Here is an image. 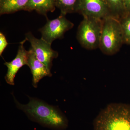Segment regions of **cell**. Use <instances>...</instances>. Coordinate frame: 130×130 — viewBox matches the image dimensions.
<instances>
[{
    "label": "cell",
    "mask_w": 130,
    "mask_h": 130,
    "mask_svg": "<svg viewBox=\"0 0 130 130\" xmlns=\"http://www.w3.org/2000/svg\"><path fill=\"white\" fill-rule=\"evenodd\" d=\"M93 130H130V105L114 103L107 105L94 120Z\"/></svg>",
    "instance_id": "obj_2"
},
{
    "label": "cell",
    "mask_w": 130,
    "mask_h": 130,
    "mask_svg": "<svg viewBox=\"0 0 130 130\" xmlns=\"http://www.w3.org/2000/svg\"><path fill=\"white\" fill-rule=\"evenodd\" d=\"M8 44L6 37L4 34L0 32V55L2 56L3 52Z\"/></svg>",
    "instance_id": "obj_15"
},
{
    "label": "cell",
    "mask_w": 130,
    "mask_h": 130,
    "mask_svg": "<svg viewBox=\"0 0 130 130\" xmlns=\"http://www.w3.org/2000/svg\"><path fill=\"white\" fill-rule=\"evenodd\" d=\"M78 13L84 17L101 20L112 16L104 0H80Z\"/></svg>",
    "instance_id": "obj_7"
},
{
    "label": "cell",
    "mask_w": 130,
    "mask_h": 130,
    "mask_svg": "<svg viewBox=\"0 0 130 130\" xmlns=\"http://www.w3.org/2000/svg\"><path fill=\"white\" fill-rule=\"evenodd\" d=\"M25 39L30 43L37 58L51 71L53 60L59 55L58 52L52 48L51 44L41 38H36L31 32L26 34Z\"/></svg>",
    "instance_id": "obj_6"
},
{
    "label": "cell",
    "mask_w": 130,
    "mask_h": 130,
    "mask_svg": "<svg viewBox=\"0 0 130 130\" xmlns=\"http://www.w3.org/2000/svg\"><path fill=\"white\" fill-rule=\"evenodd\" d=\"M17 107L34 121L48 128L65 129L68 121L65 115L55 107L38 99L30 98L26 105H22L15 100Z\"/></svg>",
    "instance_id": "obj_1"
},
{
    "label": "cell",
    "mask_w": 130,
    "mask_h": 130,
    "mask_svg": "<svg viewBox=\"0 0 130 130\" xmlns=\"http://www.w3.org/2000/svg\"><path fill=\"white\" fill-rule=\"evenodd\" d=\"M32 75V85L37 88L39 81L44 77L52 76L51 71L43 63L37 58L34 51L31 48L28 51V65Z\"/></svg>",
    "instance_id": "obj_9"
},
{
    "label": "cell",
    "mask_w": 130,
    "mask_h": 130,
    "mask_svg": "<svg viewBox=\"0 0 130 130\" xmlns=\"http://www.w3.org/2000/svg\"><path fill=\"white\" fill-rule=\"evenodd\" d=\"M119 21L123 30L124 43L130 44V13L121 17Z\"/></svg>",
    "instance_id": "obj_14"
},
{
    "label": "cell",
    "mask_w": 130,
    "mask_h": 130,
    "mask_svg": "<svg viewBox=\"0 0 130 130\" xmlns=\"http://www.w3.org/2000/svg\"><path fill=\"white\" fill-rule=\"evenodd\" d=\"M80 0H55L56 7L60 10L61 14L78 12Z\"/></svg>",
    "instance_id": "obj_12"
},
{
    "label": "cell",
    "mask_w": 130,
    "mask_h": 130,
    "mask_svg": "<svg viewBox=\"0 0 130 130\" xmlns=\"http://www.w3.org/2000/svg\"><path fill=\"white\" fill-rule=\"evenodd\" d=\"M29 0H0L1 15L25 11Z\"/></svg>",
    "instance_id": "obj_11"
},
{
    "label": "cell",
    "mask_w": 130,
    "mask_h": 130,
    "mask_svg": "<svg viewBox=\"0 0 130 130\" xmlns=\"http://www.w3.org/2000/svg\"><path fill=\"white\" fill-rule=\"evenodd\" d=\"M125 14L130 13V0H123Z\"/></svg>",
    "instance_id": "obj_16"
},
{
    "label": "cell",
    "mask_w": 130,
    "mask_h": 130,
    "mask_svg": "<svg viewBox=\"0 0 130 130\" xmlns=\"http://www.w3.org/2000/svg\"><path fill=\"white\" fill-rule=\"evenodd\" d=\"M55 7V0H29L25 11L35 10L47 18V13L54 12Z\"/></svg>",
    "instance_id": "obj_10"
},
{
    "label": "cell",
    "mask_w": 130,
    "mask_h": 130,
    "mask_svg": "<svg viewBox=\"0 0 130 130\" xmlns=\"http://www.w3.org/2000/svg\"><path fill=\"white\" fill-rule=\"evenodd\" d=\"M102 20L84 17L78 28L77 38L83 47L89 50L99 48Z\"/></svg>",
    "instance_id": "obj_4"
},
{
    "label": "cell",
    "mask_w": 130,
    "mask_h": 130,
    "mask_svg": "<svg viewBox=\"0 0 130 130\" xmlns=\"http://www.w3.org/2000/svg\"><path fill=\"white\" fill-rule=\"evenodd\" d=\"M26 41L25 39L20 43L18 53L14 59L11 62L4 63L7 68L5 79L7 83L10 85H14V78L19 69L24 65H28V51L24 46Z\"/></svg>",
    "instance_id": "obj_8"
},
{
    "label": "cell",
    "mask_w": 130,
    "mask_h": 130,
    "mask_svg": "<svg viewBox=\"0 0 130 130\" xmlns=\"http://www.w3.org/2000/svg\"><path fill=\"white\" fill-rule=\"evenodd\" d=\"M124 43L119 19L110 16L103 19L99 46L102 52L106 55H113L118 52Z\"/></svg>",
    "instance_id": "obj_3"
},
{
    "label": "cell",
    "mask_w": 130,
    "mask_h": 130,
    "mask_svg": "<svg viewBox=\"0 0 130 130\" xmlns=\"http://www.w3.org/2000/svg\"><path fill=\"white\" fill-rule=\"evenodd\" d=\"M112 16L120 19L125 14L123 0H104Z\"/></svg>",
    "instance_id": "obj_13"
},
{
    "label": "cell",
    "mask_w": 130,
    "mask_h": 130,
    "mask_svg": "<svg viewBox=\"0 0 130 130\" xmlns=\"http://www.w3.org/2000/svg\"><path fill=\"white\" fill-rule=\"evenodd\" d=\"M65 16L60 14L58 18L53 20L46 18V23L39 29L41 33V38L51 44L56 39L62 38L65 32L74 26V24L67 19Z\"/></svg>",
    "instance_id": "obj_5"
}]
</instances>
